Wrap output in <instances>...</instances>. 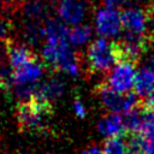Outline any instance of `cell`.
I'll return each instance as SVG.
<instances>
[{
  "mask_svg": "<svg viewBox=\"0 0 154 154\" xmlns=\"http://www.w3.org/2000/svg\"><path fill=\"white\" fill-rule=\"evenodd\" d=\"M122 16L116 8L103 7L96 14V30L103 37H113L122 30Z\"/></svg>",
  "mask_w": 154,
  "mask_h": 154,
  "instance_id": "cell-5",
  "label": "cell"
},
{
  "mask_svg": "<svg viewBox=\"0 0 154 154\" xmlns=\"http://www.w3.org/2000/svg\"><path fill=\"white\" fill-rule=\"evenodd\" d=\"M95 91L103 106L112 113H125L134 108L140 101V97L135 94V91H129L125 94L118 93L113 90L106 82L100 83L95 88Z\"/></svg>",
  "mask_w": 154,
  "mask_h": 154,
  "instance_id": "cell-3",
  "label": "cell"
},
{
  "mask_svg": "<svg viewBox=\"0 0 154 154\" xmlns=\"http://www.w3.org/2000/svg\"><path fill=\"white\" fill-rule=\"evenodd\" d=\"M134 89L140 99H146L154 89V72L149 69L138 70L135 77Z\"/></svg>",
  "mask_w": 154,
  "mask_h": 154,
  "instance_id": "cell-10",
  "label": "cell"
},
{
  "mask_svg": "<svg viewBox=\"0 0 154 154\" xmlns=\"http://www.w3.org/2000/svg\"><path fill=\"white\" fill-rule=\"evenodd\" d=\"M53 114L52 102L37 95H31L17 107V119L23 131L40 134L47 129Z\"/></svg>",
  "mask_w": 154,
  "mask_h": 154,
  "instance_id": "cell-1",
  "label": "cell"
},
{
  "mask_svg": "<svg viewBox=\"0 0 154 154\" xmlns=\"http://www.w3.org/2000/svg\"><path fill=\"white\" fill-rule=\"evenodd\" d=\"M75 111H76V113H77V116H78L79 118H83V117L85 116V112H84V107H83L82 102L78 100V97H77V100L75 101Z\"/></svg>",
  "mask_w": 154,
  "mask_h": 154,
  "instance_id": "cell-17",
  "label": "cell"
},
{
  "mask_svg": "<svg viewBox=\"0 0 154 154\" xmlns=\"http://www.w3.org/2000/svg\"><path fill=\"white\" fill-rule=\"evenodd\" d=\"M5 51H6L8 64H10L12 72L38 60L36 54L31 49H29L28 47L23 45L14 43L11 40H6Z\"/></svg>",
  "mask_w": 154,
  "mask_h": 154,
  "instance_id": "cell-6",
  "label": "cell"
},
{
  "mask_svg": "<svg viewBox=\"0 0 154 154\" xmlns=\"http://www.w3.org/2000/svg\"><path fill=\"white\" fill-rule=\"evenodd\" d=\"M87 63L91 72L111 71L120 63L118 41H109L103 37L93 41L87 51Z\"/></svg>",
  "mask_w": 154,
  "mask_h": 154,
  "instance_id": "cell-2",
  "label": "cell"
},
{
  "mask_svg": "<svg viewBox=\"0 0 154 154\" xmlns=\"http://www.w3.org/2000/svg\"><path fill=\"white\" fill-rule=\"evenodd\" d=\"M60 18L69 24H78L85 16V6L79 0H61L58 6Z\"/></svg>",
  "mask_w": 154,
  "mask_h": 154,
  "instance_id": "cell-8",
  "label": "cell"
},
{
  "mask_svg": "<svg viewBox=\"0 0 154 154\" xmlns=\"http://www.w3.org/2000/svg\"><path fill=\"white\" fill-rule=\"evenodd\" d=\"M150 66H152V71L154 72V55L152 57V60H150Z\"/></svg>",
  "mask_w": 154,
  "mask_h": 154,
  "instance_id": "cell-19",
  "label": "cell"
},
{
  "mask_svg": "<svg viewBox=\"0 0 154 154\" xmlns=\"http://www.w3.org/2000/svg\"><path fill=\"white\" fill-rule=\"evenodd\" d=\"M102 149L105 154H130L128 146V134L107 137L103 142Z\"/></svg>",
  "mask_w": 154,
  "mask_h": 154,
  "instance_id": "cell-11",
  "label": "cell"
},
{
  "mask_svg": "<svg viewBox=\"0 0 154 154\" xmlns=\"http://www.w3.org/2000/svg\"><path fill=\"white\" fill-rule=\"evenodd\" d=\"M42 11H43V7H42V5H41L38 1L30 2L29 5H26V8H25L26 14H28L29 17H31V18L41 16Z\"/></svg>",
  "mask_w": 154,
  "mask_h": 154,
  "instance_id": "cell-14",
  "label": "cell"
},
{
  "mask_svg": "<svg viewBox=\"0 0 154 154\" xmlns=\"http://www.w3.org/2000/svg\"><path fill=\"white\" fill-rule=\"evenodd\" d=\"M140 103L144 111L154 112V89L146 99H140Z\"/></svg>",
  "mask_w": 154,
  "mask_h": 154,
  "instance_id": "cell-15",
  "label": "cell"
},
{
  "mask_svg": "<svg viewBox=\"0 0 154 154\" xmlns=\"http://www.w3.org/2000/svg\"><path fill=\"white\" fill-rule=\"evenodd\" d=\"M7 31H8V23L5 19L0 18V38L2 36H5L7 34Z\"/></svg>",
  "mask_w": 154,
  "mask_h": 154,
  "instance_id": "cell-18",
  "label": "cell"
},
{
  "mask_svg": "<svg viewBox=\"0 0 154 154\" xmlns=\"http://www.w3.org/2000/svg\"><path fill=\"white\" fill-rule=\"evenodd\" d=\"M91 29L88 25H76L69 30V40L75 46H81L89 40Z\"/></svg>",
  "mask_w": 154,
  "mask_h": 154,
  "instance_id": "cell-13",
  "label": "cell"
},
{
  "mask_svg": "<svg viewBox=\"0 0 154 154\" xmlns=\"http://www.w3.org/2000/svg\"><path fill=\"white\" fill-rule=\"evenodd\" d=\"M5 2H7V4H11V2H14V1H17V0H4Z\"/></svg>",
  "mask_w": 154,
  "mask_h": 154,
  "instance_id": "cell-20",
  "label": "cell"
},
{
  "mask_svg": "<svg viewBox=\"0 0 154 154\" xmlns=\"http://www.w3.org/2000/svg\"><path fill=\"white\" fill-rule=\"evenodd\" d=\"M136 77L135 65L129 63H119L111 71L107 77V84L118 93H129L134 88Z\"/></svg>",
  "mask_w": 154,
  "mask_h": 154,
  "instance_id": "cell-4",
  "label": "cell"
},
{
  "mask_svg": "<svg viewBox=\"0 0 154 154\" xmlns=\"http://www.w3.org/2000/svg\"><path fill=\"white\" fill-rule=\"evenodd\" d=\"M82 154H105V153L103 149H101L97 146H89L82 152Z\"/></svg>",
  "mask_w": 154,
  "mask_h": 154,
  "instance_id": "cell-16",
  "label": "cell"
},
{
  "mask_svg": "<svg viewBox=\"0 0 154 154\" xmlns=\"http://www.w3.org/2000/svg\"><path fill=\"white\" fill-rule=\"evenodd\" d=\"M99 130L102 135L107 137L128 134L124 126V123H123V118L118 113H111L108 116H105L99 122Z\"/></svg>",
  "mask_w": 154,
  "mask_h": 154,
  "instance_id": "cell-9",
  "label": "cell"
},
{
  "mask_svg": "<svg viewBox=\"0 0 154 154\" xmlns=\"http://www.w3.org/2000/svg\"><path fill=\"white\" fill-rule=\"evenodd\" d=\"M123 29L129 35H144L147 34L148 16L146 10L129 8L120 13Z\"/></svg>",
  "mask_w": 154,
  "mask_h": 154,
  "instance_id": "cell-7",
  "label": "cell"
},
{
  "mask_svg": "<svg viewBox=\"0 0 154 154\" xmlns=\"http://www.w3.org/2000/svg\"><path fill=\"white\" fill-rule=\"evenodd\" d=\"M63 91V84L55 79H52L45 84H42L38 89L35 90V93L32 95H37L45 100H54L57 99Z\"/></svg>",
  "mask_w": 154,
  "mask_h": 154,
  "instance_id": "cell-12",
  "label": "cell"
}]
</instances>
